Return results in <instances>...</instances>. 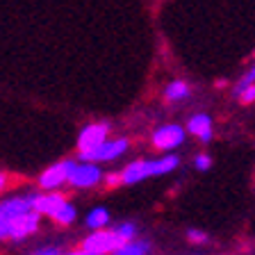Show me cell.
Here are the masks:
<instances>
[{
	"label": "cell",
	"mask_w": 255,
	"mask_h": 255,
	"mask_svg": "<svg viewBox=\"0 0 255 255\" xmlns=\"http://www.w3.org/2000/svg\"><path fill=\"white\" fill-rule=\"evenodd\" d=\"M187 239H189L191 244H205V242H207V233L191 228V230H187Z\"/></svg>",
	"instance_id": "obj_18"
},
{
	"label": "cell",
	"mask_w": 255,
	"mask_h": 255,
	"mask_svg": "<svg viewBox=\"0 0 255 255\" xmlns=\"http://www.w3.org/2000/svg\"><path fill=\"white\" fill-rule=\"evenodd\" d=\"M249 85H255V64L251 66L249 71H246L244 75H242V78H239V82L235 85V94H237V91H242V89H246Z\"/></svg>",
	"instance_id": "obj_16"
},
{
	"label": "cell",
	"mask_w": 255,
	"mask_h": 255,
	"mask_svg": "<svg viewBox=\"0 0 255 255\" xmlns=\"http://www.w3.org/2000/svg\"><path fill=\"white\" fill-rule=\"evenodd\" d=\"M117 230L126 242H132V239L137 237V226H134L132 221H126V223H121V226H117Z\"/></svg>",
	"instance_id": "obj_15"
},
{
	"label": "cell",
	"mask_w": 255,
	"mask_h": 255,
	"mask_svg": "<svg viewBox=\"0 0 255 255\" xmlns=\"http://www.w3.org/2000/svg\"><path fill=\"white\" fill-rule=\"evenodd\" d=\"M11 182H14V178H11L9 173H5V171H0V194H2L5 189H9Z\"/></svg>",
	"instance_id": "obj_21"
},
{
	"label": "cell",
	"mask_w": 255,
	"mask_h": 255,
	"mask_svg": "<svg viewBox=\"0 0 255 255\" xmlns=\"http://www.w3.org/2000/svg\"><path fill=\"white\" fill-rule=\"evenodd\" d=\"M153 148L171 153L173 148H178L182 141H185V128L175 126V123H166V126H159L153 132Z\"/></svg>",
	"instance_id": "obj_10"
},
{
	"label": "cell",
	"mask_w": 255,
	"mask_h": 255,
	"mask_svg": "<svg viewBox=\"0 0 255 255\" xmlns=\"http://www.w3.org/2000/svg\"><path fill=\"white\" fill-rule=\"evenodd\" d=\"M87 228L89 230H103L107 228V223H110V212H107L105 207H94L85 219Z\"/></svg>",
	"instance_id": "obj_13"
},
{
	"label": "cell",
	"mask_w": 255,
	"mask_h": 255,
	"mask_svg": "<svg viewBox=\"0 0 255 255\" xmlns=\"http://www.w3.org/2000/svg\"><path fill=\"white\" fill-rule=\"evenodd\" d=\"M103 171L96 162H75L71 164V173H69V185L75 189H91V187L101 185L103 182Z\"/></svg>",
	"instance_id": "obj_4"
},
{
	"label": "cell",
	"mask_w": 255,
	"mask_h": 255,
	"mask_svg": "<svg viewBox=\"0 0 255 255\" xmlns=\"http://www.w3.org/2000/svg\"><path fill=\"white\" fill-rule=\"evenodd\" d=\"M71 164H73V159H62L57 164L48 166L41 175H39V189L43 191H57L62 185H69V173H71Z\"/></svg>",
	"instance_id": "obj_8"
},
{
	"label": "cell",
	"mask_w": 255,
	"mask_h": 255,
	"mask_svg": "<svg viewBox=\"0 0 255 255\" xmlns=\"http://www.w3.org/2000/svg\"><path fill=\"white\" fill-rule=\"evenodd\" d=\"M235 96L239 98V103H244V105H253V103H255V85H249L246 89L237 91Z\"/></svg>",
	"instance_id": "obj_17"
},
{
	"label": "cell",
	"mask_w": 255,
	"mask_h": 255,
	"mask_svg": "<svg viewBox=\"0 0 255 255\" xmlns=\"http://www.w3.org/2000/svg\"><path fill=\"white\" fill-rule=\"evenodd\" d=\"M7 226V237L11 239V242H21V239L30 237V235H34L39 230V226H41V214L37 212V210H32V212L27 214H21V217L11 219V221H2Z\"/></svg>",
	"instance_id": "obj_7"
},
{
	"label": "cell",
	"mask_w": 255,
	"mask_h": 255,
	"mask_svg": "<svg viewBox=\"0 0 255 255\" xmlns=\"http://www.w3.org/2000/svg\"><path fill=\"white\" fill-rule=\"evenodd\" d=\"M107 137H110V123H89L78 134V153H91V150L101 148Z\"/></svg>",
	"instance_id": "obj_6"
},
{
	"label": "cell",
	"mask_w": 255,
	"mask_h": 255,
	"mask_svg": "<svg viewBox=\"0 0 255 255\" xmlns=\"http://www.w3.org/2000/svg\"><path fill=\"white\" fill-rule=\"evenodd\" d=\"M150 253V244L148 242H143V239H132V242H128V244L119 246L117 251L112 255H148Z\"/></svg>",
	"instance_id": "obj_14"
},
{
	"label": "cell",
	"mask_w": 255,
	"mask_h": 255,
	"mask_svg": "<svg viewBox=\"0 0 255 255\" xmlns=\"http://www.w3.org/2000/svg\"><path fill=\"white\" fill-rule=\"evenodd\" d=\"M34 207H37V212L41 214V217H50L55 223H59V226H71V223L75 221V217H78L75 207L71 205V203L66 201V196L59 194V191H43V194H37Z\"/></svg>",
	"instance_id": "obj_2"
},
{
	"label": "cell",
	"mask_w": 255,
	"mask_h": 255,
	"mask_svg": "<svg viewBox=\"0 0 255 255\" xmlns=\"http://www.w3.org/2000/svg\"><path fill=\"white\" fill-rule=\"evenodd\" d=\"M32 255H62V251H59L57 246H43V249L34 251Z\"/></svg>",
	"instance_id": "obj_22"
},
{
	"label": "cell",
	"mask_w": 255,
	"mask_h": 255,
	"mask_svg": "<svg viewBox=\"0 0 255 255\" xmlns=\"http://www.w3.org/2000/svg\"><path fill=\"white\" fill-rule=\"evenodd\" d=\"M189 94H191V89L185 80H173V82H169V85L164 87L166 103H180V101H185V98H189Z\"/></svg>",
	"instance_id": "obj_12"
},
{
	"label": "cell",
	"mask_w": 255,
	"mask_h": 255,
	"mask_svg": "<svg viewBox=\"0 0 255 255\" xmlns=\"http://www.w3.org/2000/svg\"><path fill=\"white\" fill-rule=\"evenodd\" d=\"M103 182H105L110 189H114V187H119V185H123V180H121V173H107L105 178H103Z\"/></svg>",
	"instance_id": "obj_20"
},
{
	"label": "cell",
	"mask_w": 255,
	"mask_h": 255,
	"mask_svg": "<svg viewBox=\"0 0 255 255\" xmlns=\"http://www.w3.org/2000/svg\"><path fill=\"white\" fill-rule=\"evenodd\" d=\"M187 132L194 134L196 139H201L203 143H207L212 139L214 130H212V119L207 114H194V117L187 121Z\"/></svg>",
	"instance_id": "obj_11"
},
{
	"label": "cell",
	"mask_w": 255,
	"mask_h": 255,
	"mask_svg": "<svg viewBox=\"0 0 255 255\" xmlns=\"http://www.w3.org/2000/svg\"><path fill=\"white\" fill-rule=\"evenodd\" d=\"M194 166H196L198 171H207L210 166H212V157H210V155H205V153H198L196 159H194Z\"/></svg>",
	"instance_id": "obj_19"
},
{
	"label": "cell",
	"mask_w": 255,
	"mask_h": 255,
	"mask_svg": "<svg viewBox=\"0 0 255 255\" xmlns=\"http://www.w3.org/2000/svg\"><path fill=\"white\" fill-rule=\"evenodd\" d=\"M128 148H130V141H128L126 137L107 139L101 148L91 150V153H80V159H82V162H96V164H101V162H114V159H119L121 155H126Z\"/></svg>",
	"instance_id": "obj_5"
},
{
	"label": "cell",
	"mask_w": 255,
	"mask_h": 255,
	"mask_svg": "<svg viewBox=\"0 0 255 255\" xmlns=\"http://www.w3.org/2000/svg\"><path fill=\"white\" fill-rule=\"evenodd\" d=\"M178 166H180V159L173 153H166L157 159H134V162L126 164V169L121 171V180L123 185H137V182L146 180V178L171 173Z\"/></svg>",
	"instance_id": "obj_1"
},
{
	"label": "cell",
	"mask_w": 255,
	"mask_h": 255,
	"mask_svg": "<svg viewBox=\"0 0 255 255\" xmlns=\"http://www.w3.org/2000/svg\"><path fill=\"white\" fill-rule=\"evenodd\" d=\"M128 244L126 239L119 235L117 228H103V230H91L89 237L82 239V249L96 255H112L119 246Z\"/></svg>",
	"instance_id": "obj_3"
},
{
	"label": "cell",
	"mask_w": 255,
	"mask_h": 255,
	"mask_svg": "<svg viewBox=\"0 0 255 255\" xmlns=\"http://www.w3.org/2000/svg\"><path fill=\"white\" fill-rule=\"evenodd\" d=\"M37 203V194H18V196H9L5 201H0V221H11V219L27 214Z\"/></svg>",
	"instance_id": "obj_9"
},
{
	"label": "cell",
	"mask_w": 255,
	"mask_h": 255,
	"mask_svg": "<svg viewBox=\"0 0 255 255\" xmlns=\"http://www.w3.org/2000/svg\"><path fill=\"white\" fill-rule=\"evenodd\" d=\"M62 255H96V253H89V251H85V249H82V246H80V249L66 251V253H62Z\"/></svg>",
	"instance_id": "obj_23"
}]
</instances>
